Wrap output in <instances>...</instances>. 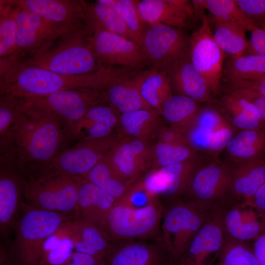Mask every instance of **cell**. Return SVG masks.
Here are the masks:
<instances>
[{"label": "cell", "mask_w": 265, "mask_h": 265, "mask_svg": "<svg viewBox=\"0 0 265 265\" xmlns=\"http://www.w3.org/2000/svg\"><path fill=\"white\" fill-rule=\"evenodd\" d=\"M12 135L16 165L21 177L45 169L70 141L58 121L22 102Z\"/></svg>", "instance_id": "obj_1"}, {"label": "cell", "mask_w": 265, "mask_h": 265, "mask_svg": "<svg viewBox=\"0 0 265 265\" xmlns=\"http://www.w3.org/2000/svg\"><path fill=\"white\" fill-rule=\"evenodd\" d=\"M132 72L127 68H109L89 74L68 76L35 66L16 65L0 75V95L21 97L71 88L103 90Z\"/></svg>", "instance_id": "obj_2"}, {"label": "cell", "mask_w": 265, "mask_h": 265, "mask_svg": "<svg viewBox=\"0 0 265 265\" xmlns=\"http://www.w3.org/2000/svg\"><path fill=\"white\" fill-rule=\"evenodd\" d=\"M14 227L15 239L8 257L11 265H41L46 239L66 220L67 215L41 210L23 202Z\"/></svg>", "instance_id": "obj_3"}, {"label": "cell", "mask_w": 265, "mask_h": 265, "mask_svg": "<svg viewBox=\"0 0 265 265\" xmlns=\"http://www.w3.org/2000/svg\"><path fill=\"white\" fill-rule=\"evenodd\" d=\"M163 206L156 198L143 206L118 200L107 215L101 229L110 241H160V224Z\"/></svg>", "instance_id": "obj_4"}, {"label": "cell", "mask_w": 265, "mask_h": 265, "mask_svg": "<svg viewBox=\"0 0 265 265\" xmlns=\"http://www.w3.org/2000/svg\"><path fill=\"white\" fill-rule=\"evenodd\" d=\"M211 206L186 200L163 206L160 241L171 262L176 264L192 239L211 217Z\"/></svg>", "instance_id": "obj_5"}, {"label": "cell", "mask_w": 265, "mask_h": 265, "mask_svg": "<svg viewBox=\"0 0 265 265\" xmlns=\"http://www.w3.org/2000/svg\"><path fill=\"white\" fill-rule=\"evenodd\" d=\"M16 65L35 66L68 76L89 74L105 68L90 50L84 28L61 36L42 55Z\"/></svg>", "instance_id": "obj_6"}, {"label": "cell", "mask_w": 265, "mask_h": 265, "mask_svg": "<svg viewBox=\"0 0 265 265\" xmlns=\"http://www.w3.org/2000/svg\"><path fill=\"white\" fill-rule=\"evenodd\" d=\"M79 179L47 170L21 177L25 203L75 217Z\"/></svg>", "instance_id": "obj_7"}, {"label": "cell", "mask_w": 265, "mask_h": 265, "mask_svg": "<svg viewBox=\"0 0 265 265\" xmlns=\"http://www.w3.org/2000/svg\"><path fill=\"white\" fill-rule=\"evenodd\" d=\"M15 5L17 6V26L16 49L11 56L0 63V75L17 64L42 55L59 37L70 33L39 15Z\"/></svg>", "instance_id": "obj_8"}, {"label": "cell", "mask_w": 265, "mask_h": 265, "mask_svg": "<svg viewBox=\"0 0 265 265\" xmlns=\"http://www.w3.org/2000/svg\"><path fill=\"white\" fill-rule=\"evenodd\" d=\"M102 91L88 88H71L46 95L19 98L24 105L58 121L66 135L71 127L91 108L105 104Z\"/></svg>", "instance_id": "obj_9"}, {"label": "cell", "mask_w": 265, "mask_h": 265, "mask_svg": "<svg viewBox=\"0 0 265 265\" xmlns=\"http://www.w3.org/2000/svg\"><path fill=\"white\" fill-rule=\"evenodd\" d=\"M141 49L150 68L165 70L189 58V37L182 29L158 23L147 25Z\"/></svg>", "instance_id": "obj_10"}, {"label": "cell", "mask_w": 265, "mask_h": 265, "mask_svg": "<svg viewBox=\"0 0 265 265\" xmlns=\"http://www.w3.org/2000/svg\"><path fill=\"white\" fill-rule=\"evenodd\" d=\"M86 40L90 50L105 68L138 71L148 65L141 47L122 35L98 30L86 32Z\"/></svg>", "instance_id": "obj_11"}, {"label": "cell", "mask_w": 265, "mask_h": 265, "mask_svg": "<svg viewBox=\"0 0 265 265\" xmlns=\"http://www.w3.org/2000/svg\"><path fill=\"white\" fill-rule=\"evenodd\" d=\"M118 137L80 140L60 151L44 169L75 179L84 178L94 166L112 149Z\"/></svg>", "instance_id": "obj_12"}, {"label": "cell", "mask_w": 265, "mask_h": 265, "mask_svg": "<svg viewBox=\"0 0 265 265\" xmlns=\"http://www.w3.org/2000/svg\"><path fill=\"white\" fill-rule=\"evenodd\" d=\"M202 107L186 134L190 145L217 159L238 132L213 104Z\"/></svg>", "instance_id": "obj_13"}, {"label": "cell", "mask_w": 265, "mask_h": 265, "mask_svg": "<svg viewBox=\"0 0 265 265\" xmlns=\"http://www.w3.org/2000/svg\"><path fill=\"white\" fill-rule=\"evenodd\" d=\"M224 58L205 14L200 27L189 37V60L209 83L216 99L221 94Z\"/></svg>", "instance_id": "obj_14"}, {"label": "cell", "mask_w": 265, "mask_h": 265, "mask_svg": "<svg viewBox=\"0 0 265 265\" xmlns=\"http://www.w3.org/2000/svg\"><path fill=\"white\" fill-rule=\"evenodd\" d=\"M107 156L116 177L131 185L151 168L152 146L142 140L118 137Z\"/></svg>", "instance_id": "obj_15"}, {"label": "cell", "mask_w": 265, "mask_h": 265, "mask_svg": "<svg viewBox=\"0 0 265 265\" xmlns=\"http://www.w3.org/2000/svg\"><path fill=\"white\" fill-rule=\"evenodd\" d=\"M230 192L232 182L229 167L224 161L214 159L200 163L185 194L187 200L211 206Z\"/></svg>", "instance_id": "obj_16"}, {"label": "cell", "mask_w": 265, "mask_h": 265, "mask_svg": "<svg viewBox=\"0 0 265 265\" xmlns=\"http://www.w3.org/2000/svg\"><path fill=\"white\" fill-rule=\"evenodd\" d=\"M23 188L14 152L0 154V228L6 237L17 221Z\"/></svg>", "instance_id": "obj_17"}, {"label": "cell", "mask_w": 265, "mask_h": 265, "mask_svg": "<svg viewBox=\"0 0 265 265\" xmlns=\"http://www.w3.org/2000/svg\"><path fill=\"white\" fill-rule=\"evenodd\" d=\"M69 32L84 28L81 0H11Z\"/></svg>", "instance_id": "obj_18"}, {"label": "cell", "mask_w": 265, "mask_h": 265, "mask_svg": "<svg viewBox=\"0 0 265 265\" xmlns=\"http://www.w3.org/2000/svg\"><path fill=\"white\" fill-rule=\"evenodd\" d=\"M137 6L147 25L160 23L183 29L197 19L191 0H141Z\"/></svg>", "instance_id": "obj_19"}, {"label": "cell", "mask_w": 265, "mask_h": 265, "mask_svg": "<svg viewBox=\"0 0 265 265\" xmlns=\"http://www.w3.org/2000/svg\"><path fill=\"white\" fill-rule=\"evenodd\" d=\"M108 265H174L160 240H129L113 243Z\"/></svg>", "instance_id": "obj_20"}, {"label": "cell", "mask_w": 265, "mask_h": 265, "mask_svg": "<svg viewBox=\"0 0 265 265\" xmlns=\"http://www.w3.org/2000/svg\"><path fill=\"white\" fill-rule=\"evenodd\" d=\"M172 91L201 104H214L212 87L189 58L179 60L166 69Z\"/></svg>", "instance_id": "obj_21"}, {"label": "cell", "mask_w": 265, "mask_h": 265, "mask_svg": "<svg viewBox=\"0 0 265 265\" xmlns=\"http://www.w3.org/2000/svg\"><path fill=\"white\" fill-rule=\"evenodd\" d=\"M120 113L102 104L91 108L66 133L71 140H88L106 138L116 132Z\"/></svg>", "instance_id": "obj_22"}, {"label": "cell", "mask_w": 265, "mask_h": 265, "mask_svg": "<svg viewBox=\"0 0 265 265\" xmlns=\"http://www.w3.org/2000/svg\"><path fill=\"white\" fill-rule=\"evenodd\" d=\"M224 215L212 214L198 232L177 265H204L212 254L220 251L224 243Z\"/></svg>", "instance_id": "obj_23"}, {"label": "cell", "mask_w": 265, "mask_h": 265, "mask_svg": "<svg viewBox=\"0 0 265 265\" xmlns=\"http://www.w3.org/2000/svg\"><path fill=\"white\" fill-rule=\"evenodd\" d=\"M117 200L86 180H78L76 216L101 228L108 212Z\"/></svg>", "instance_id": "obj_24"}, {"label": "cell", "mask_w": 265, "mask_h": 265, "mask_svg": "<svg viewBox=\"0 0 265 265\" xmlns=\"http://www.w3.org/2000/svg\"><path fill=\"white\" fill-rule=\"evenodd\" d=\"M81 1L84 12V28L86 32L106 30L135 42L114 0H97L93 2L81 0Z\"/></svg>", "instance_id": "obj_25"}, {"label": "cell", "mask_w": 265, "mask_h": 265, "mask_svg": "<svg viewBox=\"0 0 265 265\" xmlns=\"http://www.w3.org/2000/svg\"><path fill=\"white\" fill-rule=\"evenodd\" d=\"M213 105L238 132L265 127V123L255 106L234 91L225 90Z\"/></svg>", "instance_id": "obj_26"}, {"label": "cell", "mask_w": 265, "mask_h": 265, "mask_svg": "<svg viewBox=\"0 0 265 265\" xmlns=\"http://www.w3.org/2000/svg\"><path fill=\"white\" fill-rule=\"evenodd\" d=\"M132 72L112 82L102 91L103 101L119 113L150 109L143 100L139 89V74Z\"/></svg>", "instance_id": "obj_27"}, {"label": "cell", "mask_w": 265, "mask_h": 265, "mask_svg": "<svg viewBox=\"0 0 265 265\" xmlns=\"http://www.w3.org/2000/svg\"><path fill=\"white\" fill-rule=\"evenodd\" d=\"M70 236L75 251L107 261L113 243L99 226L80 218L70 219Z\"/></svg>", "instance_id": "obj_28"}, {"label": "cell", "mask_w": 265, "mask_h": 265, "mask_svg": "<svg viewBox=\"0 0 265 265\" xmlns=\"http://www.w3.org/2000/svg\"><path fill=\"white\" fill-rule=\"evenodd\" d=\"M199 159V158L154 169L153 180L161 198L173 199L185 194L202 162Z\"/></svg>", "instance_id": "obj_29"}, {"label": "cell", "mask_w": 265, "mask_h": 265, "mask_svg": "<svg viewBox=\"0 0 265 265\" xmlns=\"http://www.w3.org/2000/svg\"><path fill=\"white\" fill-rule=\"evenodd\" d=\"M223 151L229 165L264 159L265 127L238 132Z\"/></svg>", "instance_id": "obj_30"}, {"label": "cell", "mask_w": 265, "mask_h": 265, "mask_svg": "<svg viewBox=\"0 0 265 265\" xmlns=\"http://www.w3.org/2000/svg\"><path fill=\"white\" fill-rule=\"evenodd\" d=\"M160 114L151 109H141L121 113L116 132L118 137H129L148 142L158 132Z\"/></svg>", "instance_id": "obj_31"}, {"label": "cell", "mask_w": 265, "mask_h": 265, "mask_svg": "<svg viewBox=\"0 0 265 265\" xmlns=\"http://www.w3.org/2000/svg\"><path fill=\"white\" fill-rule=\"evenodd\" d=\"M141 96L151 109L159 114L165 101L173 95L169 77L164 70H141L139 74Z\"/></svg>", "instance_id": "obj_32"}, {"label": "cell", "mask_w": 265, "mask_h": 265, "mask_svg": "<svg viewBox=\"0 0 265 265\" xmlns=\"http://www.w3.org/2000/svg\"><path fill=\"white\" fill-rule=\"evenodd\" d=\"M260 218H262L250 205L248 209L232 208L224 215L225 231L232 238L241 241L256 238L265 226Z\"/></svg>", "instance_id": "obj_33"}, {"label": "cell", "mask_w": 265, "mask_h": 265, "mask_svg": "<svg viewBox=\"0 0 265 265\" xmlns=\"http://www.w3.org/2000/svg\"><path fill=\"white\" fill-rule=\"evenodd\" d=\"M232 182V192L249 201L265 182V160L261 159L235 164H228Z\"/></svg>", "instance_id": "obj_34"}, {"label": "cell", "mask_w": 265, "mask_h": 265, "mask_svg": "<svg viewBox=\"0 0 265 265\" xmlns=\"http://www.w3.org/2000/svg\"><path fill=\"white\" fill-rule=\"evenodd\" d=\"M255 25L242 22L219 23L212 26L215 42L224 53L232 56L245 55L249 44L246 32Z\"/></svg>", "instance_id": "obj_35"}, {"label": "cell", "mask_w": 265, "mask_h": 265, "mask_svg": "<svg viewBox=\"0 0 265 265\" xmlns=\"http://www.w3.org/2000/svg\"><path fill=\"white\" fill-rule=\"evenodd\" d=\"M202 107L200 103L188 97L173 95L164 103L160 115L171 126L186 133L194 123Z\"/></svg>", "instance_id": "obj_36"}, {"label": "cell", "mask_w": 265, "mask_h": 265, "mask_svg": "<svg viewBox=\"0 0 265 265\" xmlns=\"http://www.w3.org/2000/svg\"><path fill=\"white\" fill-rule=\"evenodd\" d=\"M264 75L265 57L257 54L232 56L223 69L222 81L232 84Z\"/></svg>", "instance_id": "obj_37"}, {"label": "cell", "mask_w": 265, "mask_h": 265, "mask_svg": "<svg viewBox=\"0 0 265 265\" xmlns=\"http://www.w3.org/2000/svg\"><path fill=\"white\" fill-rule=\"evenodd\" d=\"M70 219L46 239L41 265H62L74 252V243L70 236Z\"/></svg>", "instance_id": "obj_38"}, {"label": "cell", "mask_w": 265, "mask_h": 265, "mask_svg": "<svg viewBox=\"0 0 265 265\" xmlns=\"http://www.w3.org/2000/svg\"><path fill=\"white\" fill-rule=\"evenodd\" d=\"M107 155L94 166L84 178L118 201L125 196L133 185L124 182L116 177L111 169Z\"/></svg>", "instance_id": "obj_39"}, {"label": "cell", "mask_w": 265, "mask_h": 265, "mask_svg": "<svg viewBox=\"0 0 265 265\" xmlns=\"http://www.w3.org/2000/svg\"><path fill=\"white\" fill-rule=\"evenodd\" d=\"M17 6L10 0H0V63L8 59L16 49Z\"/></svg>", "instance_id": "obj_40"}, {"label": "cell", "mask_w": 265, "mask_h": 265, "mask_svg": "<svg viewBox=\"0 0 265 265\" xmlns=\"http://www.w3.org/2000/svg\"><path fill=\"white\" fill-rule=\"evenodd\" d=\"M198 152L190 144L172 145L157 142L152 146V166L156 169L199 159Z\"/></svg>", "instance_id": "obj_41"}, {"label": "cell", "mask_w": 265, "mask_h": 265, "mask_svg": "<svg viewBox=\"0 0 265 265\" xmlns=\"http://www.w3.org/2000/svg\"><path fill=\"white\" fill-rule=\"evenodd\" d=\"M0 146L13 141L12 130L22 108L19 97L0 95Z\"/></svg>", "instance_id": "obj_42"}, {"label": "cell", "mask_w": 265, "mask_h": 265, "mask_svg": "<svg viewBox=\"0 0 265 265\" xmlns=\"http://www.w3.org/2000/svg\"><path fill=\"white\" fill-rule=\"evenodd\" d=\"M205 7L212 15L208 17L211 26L225 22L253 24L241 10L237 0H205Z\"/></svg>", "instance_id": "obj_43"}, {"label": "cell", "mask_w": 265, "mask_h": 265, "mask_svg": "<svg viewBox=\"0 0 265 265\" xmlns=\"http://www.w3.org/2000/svg\"><path fill=\"white\" fill-rule=\"evenodd\" d=\"M219 252L222 265H259L253 249L241 241L232 238L224 241Z\"/></svg>", "instance_id": "obj_44"}, {"label": "cell", "mask_w": 265, "mask_h": 265, "mask_svg": "<svg viewBox=\"0 0 265 265\" xmlns=\"http://www.w3.org/2000/svg\"><path fill=\"white\" fill-rule=\"evenodd\" d=\"M114 0L135 42L141 47L147 25L142 19L138 12L137 6V0Z\"/></svg>", "instance_id": "obj_45"}, {"label": "cell", "mask_w": 265, "mask_h": 265, "mask_svg": "<svg viewBox=\"0 0 265 265\" xmlns=\"http://www.w3.org/2000/svg\"><path fill=\"white\" fill-rule=\"evenodd\" d=\"M245 16L256 26H265V0H237Z\"/></svg>", "instance_id": "obj_46"}, {"label": "cell", "mask_w": 265, "mask_h": 265, "mask_svg": "<svg viewBox=\"0 0 265 265\" xmlns=\"http://www.w3.org/2000/svg\"><path fill=\"white\" fill-rule=\"evenodd\" d=\"M158 142L172 145L190 144L186 133L182 130L170 125L158 131Z\"/></svg>", "instance_id": "obj_47"}, {"label": "cell", "mask_w": 265, "mask_h": 265, "mask_svg": "<svg viewBox=\"0 0 265 265\" xmlns=\"http://www.w3.org/2000/svg\"><path fill=\"white\" fill-rule=\"evenodd\" d=\"M249 31L251 38L245 55L257 54L265 57V26L259 27L254 25Z\"/></svg>", "instance_id": "obj_48"}, {"label": "cell", "mask_w": 265, "mask_h": 265, "mask_svg": "<svg viewBox=\"0 0 265 265\" xmlns=\"http://www.w3.org/2000/svg\"><path fill=\"white\" fill-rule=\"evenodd\" d=\"M233 91L251 102L256 108L265 123V96L257 92L246 89L225 90Z\"/></svg>", "instance_id": "obj_49"}, {"label": "cell", "mask_w": 265, "mask_h": 265, "mask_svg": "<svg viewBox=\"0 0 265 265\" xmlns=\"http://www.w3.org/2000/svg\"><path fill=\"white\" fill-rule=\"evenodd\" d=\"M246 89L251 90L265 96V75L251 80L227 84L225 89Z\"/></svg>", "instance_id": "obj_50"}, {"label": "cell", "mask_w": 265, "mask_h": 265, "mask_svg": "<svg viewBox=\"0 0 265 265\" xmlns=\"http://www.w3.org/2000/svg\"><path fill=\"white\" fill-rule=\"evenodd\" d=\"M102 261H107L86 254L74 251L70 258L62 265H95Z\"/></svg>", "instance_id": "obj_51"}, {"label": "cell", "mask_w": 265, "mask_h": 265, "mask_svg": "<svg viewBox=\"0 0 265 265\" xmlns=\"http://www.w3.org/2000/svg\"><path fill=\"white\" fill-rule=\"evenodd\" d=\"M245 203L257 210L265 224V182L258 189L251 199Z\"/></svg>", "instance_id": "obj_52"}, {"label": "cell", "mask_w": 265, "mask_h": 265, "mask_svg": "<svg viewBox=\"0 0 265 265\" xmlns=\"http://www.w3.org/2000/svg\"><path fill=\"white\" fill-rule=\"evenodd\" d=\"M253 249L259 265H265V226L256 238Z\"/></svg>", "instance_id": "obj_53"}, {"label": "cell", "mask_w": 265, "mask_h": 265, "mask_svg": "<svg viewBox=\"0 0 265 265\" xmlns=\"http://www.w3.org/2000/svg\"><path fill=\"white\" fill-rule=\"evenodd\" d=\"M0 265H11L9 259L6 257H2L0 258Z\"/></svg>", "instance_id": "obj_54"}, {"label": "cell", "mask_w": 265, "mask_h": 265, "mask_svg": "<svg viewBox=\"0 0 265 265\" xmlns=\"http://www.w3.org/2000/svg\"><path fill=\"white\" fill-rule=\"evenodd\" d=\"M95 265H108L107 261H102L99 262Z\"/></svg>", "instance_id": "obj_55"}, {"label": "cell", "mask_w": 265, "mask_h": 265, "mask_svg": "<svg viewBox=\"0 0 265 265\" xmlns=\"http://www.w3.org/2000/svg\"><path fill=\"white\" fill-rule=\"evenodd\" d=\"M217 265H222L220 263L219 264Z\"/></svg>", "instance_id": "obj_56"}, {"label": "cell", "mask_w": 265, "mask_h": 265, "mask_svg": "<svg viewBox=\"0 0 265 265\" xmlns=\"http://www.w3.org/2000/svg\"></svg>", "instance_id": "obj_57"}, {"label": "cell", "mask_w": 265, "mask_h": 265, "mask_svg": "<svg viewBox=\"0 0 265 265\" xmlns=\"http://www.w3.org/2000/svg\"></svg>", "instance_id": "obj_58"}]
</instances>
